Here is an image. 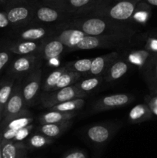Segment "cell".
<instances>
[{
    "label": "cell",
    "mask_w": 157,
    "mask_h": 158,
    "mask_svg": "<svg viewBox=\"0 0 157 158\" xmlns=\"http://www.w3.org/2000/svg\"><path fill=\"white\" fill-rule=\"evenodd\" d=\"M59 26L75 28L87 35L95 36L120 37L132 40L136 33L135 29L126 23L90 14L77 15Z\"/></svg>",
    "instance_id": "cell-1"
},
{
    "label": "cell",
    "mask_w": 157,
    "mask_h": 158,
    "mask_svg": "<svg viewBox=\"0 0 157 158\" xmlns=\"http://www.w3.org/2000/svg\"><path fill=\"white\" fill-rule=\"evenodd\" d=\"M141 0H102L89 13L122 23L131 22L135 7ZM86 15V14H85Z\"/></svg>",
    "instance_id": "cell-2"
},
{
    "label": "cell",
    "mask_w": 157,
    "mask_h": 158,
    "mask_svg": "<svg viewBox=\"0 0 157 158\" xmlns=\"http://www.w3.org/2000/svg\"><path fill=\"white\" fill-rule=\"evenodd\" d=\"M121 123L113 122L95 123L86 127L84 137L89 143L103 146L109 143L121 127Z\"/></svg>",
    "instance_id": "cell-3"
},
{
    "label": "cell",
    "mask_w": 157,
    "mask_h": 158,
    "mask_svg": "<svg viewBox=\"0 0 157 158\" xmlns=\"http://www.w3.org/2000/svg\"><path fill=\"white\" fill-rule=\"evenodd\" d=\"M101 2L102 0H41L42 4L75 16L89 13Z\"/></svg>",
    "instance_id": "cell-4"
},
{
    "label": "cell",
    "mask_w": 157,
    "mask_h": 158,
    "mask_svg": "<svg viewBox=\"0 0 157 158\" xmlns=\"http://www.w3.org/2000/svg\"><path fill=\"white\" fill-rule=\"evenodd\" d=\"M130 42L131 40L129 39L120 38V37L95 36V35H86L75 46L73 51L123 47L130 43Z\"/></svg>",
    "instance_id": "cell-5"
},
{
    "label": "cell",
    "mask_w": 157,
    "mask_h": 158,
    "mask_svg": "<svg viewBox=\"0 0 157 158\" xmlns=\"http://www.w3.org/2000/svg\"><path fill=\"white\" fill-rule=\"evenodd\" d=\"M86 96L87 94L78 89L75 85H71L45 94L41 98V104L44 108L49 109L63 102L74 99L84 98Z\"/></svg>",
    "instance_id": "cell-6"
},
{
    "label": "cell",
    "mask_w": 157,
    "mask_h": 158,
    "mask_svg": "<svg viewBox=\"0 0 157 158\" xmlns=\"http://www.w3.org/2000/svg\"><path fill=\"white\" fill-rule=\"evenodd\" d=\"M75 15L67 13L61 10L40 3L35 5L33 18L30 24H48V23H62L69 20ZM29 24V25H30Z\"/></svg>",
    "instance_id": "cell-7"
},
{
    "label": "cell",
    "mask_w": 157,
    "mask_h": 158,
    "mask_svg": "<svg viewBox=\"0 0 157 158\" xmlns=\"http://www.w3.org/2000/svg\"><path fill=\"white\" fill-rule=\"evenodd\" d=\"M35 8V4L18 2L17 4L9 5L5 12L11 25L16 27H24L32 22Z\"/></svg>",
    "instance_id": "cell-8"
},
{
    "label": "cell",
    "mask_w": 157,
    "mask_h": 158,
    "mask_svg": "<svg viewBox=\"0 0 157 158\" xmlns=\"http://www.w3.org/2000/svg\"><path fill=\"white\" fill-rule=\"evenodd\" d=\"M42 58L38 54L19 56L9 64L8 74L14 79H19L30 74L35 68L40 66Z\"/></svg>",
    "instance_id": "cell-9"
},
{
    "label": "cell",
    "mask_w": 157,
    "mask_h": 158,
    "mask_svg": "<svg viewBox=\"0 0 157 158\" xmlns=\"http://www.w3.org/2000/svg\"><path fill=\"white\" fill-rule=\"evenodd\" d=\"M22 85L19 81L15 84L12 95L5 106L3 117L1 122H6L22 114H26L29 111L26 108L25 103L22 92Z\"/></svg>",
    "instance_id": "cell-10"
},
{
    "label": "cell",
    "mask_w": 157,
    "mask_h": 158,
    "mask_svg": "<svg viewBox=\"0 0 157 158\" xmlns=\"http://www.w3.org/2000/svg\"><path fill=\"white\" fill-rule=\"evenodd\" d=\"M42 69L38 66L29 74L24 84L22 86L23 98L27 109L34 106L41 87Z\"/></svg>",
    "instance_id": "cell-11"
},
{
    "label": "cell",
    "mask_w": 157,
    "mask_h": 158,
    "mask_svg": "<svg viewBox=\"0 0 157 158\" xmlns=\"http://www.w3.org/2000/svg\"><path fill=\"white\" fill-rule=\"evenodd\" d=\"M135 97L129 94H116L112 95L106 96L99 99L92 106L94 112L111 110L126 106L132 103Z\"/></svg>",
    "instance_id": "cell-12"
},
{
    "label": "cell",
    "mask_w": 157,
    "mask_h": 158,
    "mask_svg": "<svg viewBox=\"0 0 157 158\" xmlns=\"http://www.w3.org/2000/svg\"><path fill=\"white\" fill-rule=\"evenodd\" d=\"M87 34L75 28L58 26L54 31L52 37L59 40L66 46L68 50L73 51L75 46Z\"/></svg>",
    "instance_id": "cell-13"
},
{
    "label": "cell",
    "mask_w": 157,
    "mask_h": 158,
    "mask_svg": "<svg viewBox=\"0 0 157 158\" xmlns=\"http://www.w3.org/2000/svg\"><path fill=\"white\" fill-rule=\"evenodd\" d=\"M66 50H67L66 46L59 40L51 35L42 41L38 54L42 59L49 61L53 59L59 58Z\"/></svg>",
    "instance_id": "cell-14"
},
{
    "label": "cell",
    "mask_w": 157,
    "mask_h": 158,
    "mask_svg": "<svg viewBox=\"0 0 157 158\" xmlns=\"http://www.w3.org/2000/svg\"><path fill=\"white\" fill-rule=\"evenodd\" d=\"M150 94H157V53H152L141 69Z\"/></svg>",
    "instance_id": "cell-15"
},
{
    "label": "cell",
    "mask_w": 157,
    "mask_h": 158,
    "mask_svg": "<svg viewBox=\"0 0 157 158\" xmlns=\"http://www.w3.org/2000/svg\"><path fill=\"white\" fill-rule=\"evenodd\" d=\"M29 151L23 141L2 140V158H29Z\"/></svg>",
    "instance_id": "cell-16"
},
{
    "label": "cell",
    "mask_w": 157,
    "mask_h": 158,
    "mask_svg": "<svg viewBox=\"0 0 157 158\" xmlns=\"http://www.w3.org/2000/svg\"><path fill=\"white\" fill-rule=\"evenodd\" d=\"M129 66H130V64L127 61V60L122 58L121 56L118 57L116 60H114L111 63L107 70L106 71L103 75V80L106 83L118 80L128 72Z\"/></svg>",
    "instance_id": "cell-17"
},
{
    "label": "cell",
    "mask_w": 157,
    "mask_h": 158,
    "mask_svg": "<svg viewBox=\"0 0 157 158\" xmlns=\"http://www.w3.org/2000/svg\"><path fill=\"white\" fill-rule=\"evenodd\" d=\"M120 55L117 52H112L105 55L93 58L91 66L89 76H103L111 63L116 60Z\"/></svg>",
    "instance_id": "cell-18"
},
{
    "label": "cell",
    "mask_w": 157,
    "mask_h": 158,
    "mask_svg": "<svg viewBox=\"0 0 157 158\" xmlns=\"http://www.w3.org/2000/svg\"><path fill=\"white\" fill-rule=\"evenodd\" d=\"M42 42L29 41V40H19L18 41L11 43L7 46V49L18 56H27L32 54H38L41 47Z\"/></svg>",
    "instance_id": "cell-19"
},
{
    "label": "cell",
    "mask_w": 157,
    "mask_h": 158,
    "mask_svg": "<svg viewBox=\"0 0 157 158\" xmlns=\"http://www.w3.org/2000/svg\"><path fill=\"white\" fill-rule=\"evenodd\" d=\"M72 123H73L72 120L58 122V123H43V124H40L37 127V131L54 140L59 137L66 131H67L72 127Z\"/></svg>",
    "instance_id": "cell-20"
},
{
    "label": "cell",
    "mask_w": 157,
    "mask_h": 158,
    "mask_svg": "<svg viewBox=\"0 0 157 158\" xmlns=\"http://www.w3.org/2000/svg\"><path fill=\"white\" fill-rule=\"evenodd\" d=\"M54 31L45 26L28 27L20 32L18 39L29 41L42 42L50 37L53 34Z\"/></svg>",
    "instance_id": "cell-21"
},
{
    "label": "cell",
    "mask_w": 157,
    "mask_h": 158,
    "mask_svg": "<svg viewBox=\"0 0 157 158\" xmlns=\"http://www.w3.org/2000/svg\"><path fill=\"white\" fill-rule=\"evenodd\" d=\"M153 116L152 111L146 103L135 105L129 111V121L132 124H138L151 120Z\"/></svg>",
    "instance_id": "cell-22"
},
{
    "label": "cell",
    "mask_w": 157,
    "mask_h": 158,
    "mask_svg": "<svg viewBox=\"0 0 157 158\" xmlns=\"http://www.w3.org/2000/svg\"><path fill=\"white\" fill-rule=\"evenodd\" d=\"M78 115V112H64V111L48 110V112L40 115L38 118L40 124L43 123H58V122L67 121L75 118Z\"/></svg>",
    "instance_id": "cell-23"
},
{
    "label": "cell",
    "mask_w": 157,
    "mask_h": 158,
    "mask_svg": "<svg viewBox=\"0 0 157 158\" xmlns=\"http://www.w3.org/2000/svg\"><path fill=\"white\" fill-rule=\"evenodd\" d=\"M34 117H32L30 111L22 115L18 116L15 118L9 120L6 122H0V130L2 129H12L19 130L23 127L29 126L31 123H33Z\"/></svg>",
    "instance_id": "cell-24"
},
{
    "label": "cell",
    "mask_w": 157,
    "mask_h": 158,
    "mask_svg": "<svg viewBox=\"0 0 157 158\" xmlns=\"http://www.w3.org/2000/svg\"><path fill=\"white\" fill-rule=\"evenodd\" d=\"M152 14V6L149 3L141 0L137 4L133 12L131 22L145 26L149 20Z\"/></svg>",
    "instance_id": "cell-25"
},
{
    "label": "cell",
    "mask_w": 157,
    "mask_h": 158,
    "mask_svg": "<svg viewBox=\"0 0 157 158\" xmlns=\"http://www.w3.org/2000/svg\"><path fill=\"white\" fill-rule=\"evenodd\" d=\"M53 141V139L49 138L37 131L36 133L31 134L24 143H26L29 150H35L46 148L52 144Z\"/></svg>",
    "instance_id": "cell-26"
},
{
    "label": "cell",
    "mask_w": 157,
    "mask_h": 158,
    "mask_svg": "<svg viewBox=\"0 0 157 158\" xmlns=\"http://www.w3.org/2000/svg\"><path fill=\"white\" fill-rule=\"evenodd\" d=\"M152 53H151L149 51L146 50L144 49H134L129 52V56L127 57V61L129 62V64L134 65V66H137L139 69L141 70L149 59L150 58Z\"/></svg>",
    "instance_id": "cell-27"
},
{
    "label": "cell",
    "mask_w": 157,
    "mask_h": 158,
    "mask_svg": "<svg viewBox=\"0 0 157 158\" xmlns=\"http://www.w3.org/2000/svg\"><path fill=\"white\" fill-rule=\"evenodd\" d=\"M15 79L10 77V78L5 79L0 81V110L2 114L5 106L13 91L15 84Z\"/></svg>",
    "instance_id": "cell-28"
},
{
    "label": "cell",
    "mask_w": 157,
    "mask_h": 158,
    "mask_svg": "<svg viewBox=\"0 0 157 158\" xmlns=\"http://www.w3.org/2000/svg\"><path fill=\"white\" fill-rule=\"evenodd\" d=\"M103 80V76H90L83 80L80 79L74 85L81 91L88 94L98 87Z\"/></svg>",
    "instance_id": "cell-29"
},
{
    "label": "cell",
    "mask_w": 157,
    "mask_h": 158,
    "mask_svg": "<svg viewBox=\"0 0 157 158\" xmlns=\"http://www.w3.org/2000/svg\"><path fill=\"white\" fill-rule=\"evenodd\" d=\"M86 104V100L84 98H78L74 100H68L59 104L55 105L49 108V110L64 111V112H78Z\"/></svg>",
    "instance_id": "cell-30"
},
{
    "label": "cell",
    "mask_w": 157,
    "mask_h": 158,
    "mask_svg": "<svg viewBox=\"0 0 157 158\" xmlns=\"http://www.w3.org/2000/svg\"><path fill=\"white\" fill-rule=\"evenodd\" d=\"M92 60H93V58L81 59V60H77L75 61L69 62L65 66L69 69L77 73L81 76L88 75L89 71H90Z\"/></svg>",
    "instance_id": "cell-31"
},
{
    "label": "cell",
    "mask_w": 157,
    "mask_h": 158,
    "mask_svg": "<svg viewBox=\"0 0 157 158\" xmlns=\"http://www.w3.org/2000/svg\"><path fill=\"white\" fill-rule=\"evenodd\" d=\"M81 77L82 76L80 74L73 72V71L70 70L66 67V69L59 78L53 90L66 87V86H71V85H74L78 80H80Z\"/></svg>",
    "instance_id": "cell-32"
},
{
    "label": "cell",
    "mask_w": 157,
    "mask_h": 158,
    "mask_svg": "<svg viewBox=\"0 0 157 158\" xmlns=\"http://www.w3.org/2000/svg\"><path fill=\"white\" fill-rule=\"evenodd\" d=\"M66 69V66H60V67H58L55 69H54V70L48 76L46 80H45L44 84H43L42 86V90L45 94L51 92V91L53 90L55 85L57 84L58 80H59V78L61 77V76L62 75V73L65 72Z\"/></svg>",
    "instance_id": "cell-33"
},
{
    "label": "cell",
    "mask_w": 157,
    "mask_h": 158,
    "mask_svg": "<svg viewBox=\"0 0 157 158\" xmlns=\"http://www.w3.org/2000/svg\"><path fill=\"white\" fill-rule=\"evenodd\" d=\"M143 49L151 53H157V30L146 32L141 39Z\"/></svg>",
    "instance_id": "cell-34"
},
{
    "label": "cell",
    "mask_w": 157,
    "mask_h": 158,
    "mask_svg": "<svg viewBox=\"0 0 157 158\" xmlns=\"http://www.w3.org/2000/svg\"><path fill=\"white\" fill-rule=\"evenodd\" d=\"M34 127H35V125L33 123H31L30 125L26 127L18 130L16 135L12 141H23V140H26L29 136L32 134V131Z\"/></svg>",
    "instance_id": "cell-35"
},
{
    "label": "cell",
    "mask_w": 157,
    "mask_h": 158,
    "mask_svg": "<svg viewBox=\"0 0 157 158\" xmlns=\"http://www.w3.org/2000/svg\"><path fill=\"white\" fill-rule=\"evenodd\" d=\"M12 52H11L7 48L6 49L0 50V73L9 64L12 58Z\"/></svg>",
    "instance_id": "cell-36"
},
{
    "label": "cell",
    "mask_w": 157,
    "mask_h": 158,
    "mask_svg": "<svg viewBox=\"0 0 157 158\" xmlns=\"http://www.w3.org/2000/svg\"><path fill=\"white\" fill-rule=\"evenodd\" d=\"M145 103L148 105L153 116L157 117V94L146 96L145 98Z\"/></svg>",
    "instance_id": "cell-37"
},
{
    "label": "cell",
    "mask_w": 157,
    "mask_h": 158,
    "mask_svg": "<svg viewBox=\"0 0 157 158\" xmlns=\"http://www.w3.org/2000/svg\"><path fill=\"white\" fill-rule=\"evenodd\" d=\"M62 158H88L87 153L83 150L74 149L66 152Z\"/></svg>",
    "instance_id": "cell-38"
},
{
    "label": "cell",
    "mask_w": 157,
    "mask_h": 158,
    "mask_svg": "<svg viewBox=\"0 0 157 158\" xmlns=\"http://www.w3.org/2000/svg\"><path fill=\"white\" fill-rule=\"evenodd\" d=\"M9 23L6 12H0V28L7 27Z\"/></svg>",
    "instance_id": "cell-39"
},
{
    "label": "cell",
    "mask_w": 157,
    "mask_h": 158,
    "mask_svg": "<svg viewBox=\"0 0 157 158\" xmlns=\"http://www.w3.org/2000/svg\"><path fill=\"white\" fill-rule=\"evenodd\" d=\"M152 6H157V0H143Z\"/></svg>",
    "instance_id": "cell-40"
},
{
    "label": "cell",
    "mask_w": 157,
    "mask_h": 158,
    "mask_svg": "<svg viewBox=\"0 0 157 158\" xmlns=\"http://www.w3.org/2000/svg\"><path fill=\"white\" fill-rule=\"evenodd\" d=\"M0 158H2V137L0 135Z\"/></svg>",
    "instance_id": "cell-41"
},
{
    "label": "cell",
    "mask_w": 157,
    "mask_h": 158,
    "mask_svg": "<svg viewBox=\"0 0 157 158\" xmlns=\"http://www.w3.org/2000/svg\"><path fill=\"white\" fill-rule=\"evenodd\" d=\"M2 117H3V114H2V112L0 110V122H1L2 120Z\"/></svg>",
    "instance_id": "cell-42"
},
{
    "label": "cell",
    "mask_w": 157,
    "mask_h": 158,
    "mask_svg": "<svg viewBox=\"0 0 157 158\" xmlns=\"http://www.w3.org/2000/svg\"><path fill=\"white\" fill-rule=\"evenodd\" d=\"M6 1H7V0H0V5L5 4V3L6 2Z\"/></svg>",
    "instance_id": "cell-43"
}]
</instances>
